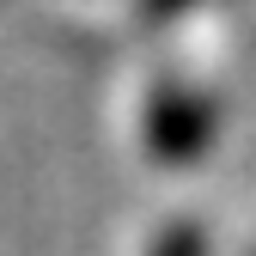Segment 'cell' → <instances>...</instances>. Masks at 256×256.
I'll return each mask as SVG.
<instances>
[{
  "label": "cell",
  "mask_w": 256,
  "mask_h": 256,
  "mask_svg": "<svg viewBox=\"0 0 256 256\" xmlns=\"http://www.w3.org/2000/svg\"><path fill=\"white\" fill-rule=\"evenodd\" d=\"M146 6H152V12H183L189 0H146Z\"/></svg>",
  "instance_id": "obj_3"
},
{
  "label": "cell",
  "mask_w": 256,
  "mask_h": 256,
  "mask_svg": "<svg viewBox=\"0 0 256 256\" xmlns=\"http://www.w3.org/2000/svg\"><path fill=\"white\" fill-rule=\"evenodd\" d=\"M146 146L165 165H196L214 146V104L177 80H158L146 98Z\"/></svg>",
  "instance_id": "obj_1"
},
{
  "label": "cell",
  "mask_w": 256,
  "mask_h": 256,
  "mask_svg": "<svg viewBox=\"0 0 256 256\" xmlns=\"http://www.w3.org/2000/svg\"><path fill=\"white\" fill-rule=\"evenodd\" d=\"M152 256H208V238H202V226H196V220H171V226L158 232Z\"/></svg>",
  "instance_id": "obj_2"
}]
</instances>
